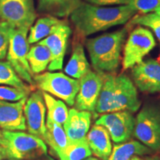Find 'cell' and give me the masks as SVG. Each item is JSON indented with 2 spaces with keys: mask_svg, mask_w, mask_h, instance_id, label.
I'll return each instance as SVG.
<instances>
[{
  "mask_svg": "<svg viewBox=\"0 0 160 160\" xmlns=\"http://www.w3.org/2000/svg\"><path fill=\"white\" fill-rule=\"evenodd\" d=\"M137 13L131 5L99 6L82 2L71 15L77 35L85 38L111 28L125 25Z\"/></svg>",
  "mask_w": 160,
  "mask_h": 160,
  "instance_id": "6da1fadb",
  "label": "cell"
},
{
  "mask_svg": "<svg viewBox=\"0 0 160 160\" xmlns=\"http://www.w3.org/2000/svg\"><path fill=\"white\" fill-rule=\"evenodd\" d=\"M128 28L86 39L91 65L97 73H113L119 68Z\"/></svg>",
  "mask_w": 160,
  "mask_h": 160,
  "instance_id": "7a4b0ae2",
  "label": "cell"
},
{
  "mask_svg": "<svg viewBox=\"0 0 160 160\" xmlns=\"http://www.w3.org/2000/svg\"><path fill=\"white\" fill-rule=\"evenodd\" d=\"M8 158L37 159L46 157L48 148L41 138L20 131H2Z\"/></svg>",
  "mask_w": 160,
  "mask_h": 160,
  "instance_id": "3957f363",
  "label": "cell"
},
{
  "mask_svg": "<svg viewBox=\"0 0 160 160\" xmlns=\"http://www.w3.org/2000/svg\"><path fill=\"white\" fill-rule=\"evenodd\" d=\"M133 136L140 142L157 151L160 149V104H146L135 119Z\"/></svg>",
  "mask_w": 160,
  "mask_h": 160,
  "instance_id": "277c9868",
  "label": "cell"
},
{
  "mask_svg": "<svg viewBox=\"0 0 160 160\" xmlns=\"http://www.w3.org/2000/svg\"><path fill=\"white\" fill-rule=\"evenodd\" d=\"M33 82L40 91L63 100L73 106L79 91V79H73L61 72H45L33 77Z\"/></svg>",
  "mask_w": 160,
  "mask_h": 160,
  "instance_id": "5b68a950",
  "label": "cell"
},
{
  "mask_svg": "<svg viewBox=\"0 0 160 160\" xmlns=\"http://www.w3.org/2000/svg\"><path fill=\"white\" fill-rule=\"evenodd\" d=\"M28 28H14L11 32L8 62L11 64L19 77L28 83L33 85L32 72L27 59L30 47L28 41Z\"/></svg>",
  "mask_w": 160,
  "mask_h": 160,
  "instance_id": "8992f818",
  "label": "cell"
},
{
  "mask_svg": "<svg viewBox=\"0 0 160 160\" xmlns=\"http://www.w3.org/2000/svg\"><path fill=\"white\" fill-rule=\"evenodd\" d=\"M156 46V41L150 30L139 25L131 31L123 49L122 70L132 68L143 61Z\"/></svg>",
  "mask_w": 160,
  "mask_h": 160,
  "instance_id": "52a82bcc",
  "label": "cell"
},
{
  "mask_svg": "<svg viewBox=\"0 0 160 160\" xmlns=\"http://www.w3.org/2000/svg\"><path fill=\"white\" fill-rule=\"evenodd\" d=\"M37 19L33 0H0V21L14 28H30Z\"/></svg>",
  "mask_w": 160,
  "mask_h": 160,
  "instance_id": "ba28073f",
  "label": "cell"
},
{
  "mask_svg": "<svg viewBox=\"0 0 160 160\" xmlns=\"http://www.w3.org/2000/svg\"><path fill=\"white\" fill-rule=\"evenodd\" d=\"M95 124L102 125L109 132L111 139L115 143H122L130 139L135 126V118L131 112L115 111L103 113Z\"/></svg>",
  "mask_w": 160,
  "mask_h": 160,
  "instance_id": "9c48e42d",
  "label": "cell"
},
{
  "mask_svg": "<svg viewBox=\"0 0 160 160\" xmlns=\"http://www.w3.org/2000/svg\"><path fill=\"white\" fill-rule=\"evenodd\" d=\"M79 91L74 107L78 111L95 112L98 98L103 84V74L90 71L79 79Z\"/></svg>",
  "mask_w": 160,
  "mask_h": 160,
  "instance_id": "30bf717a",
  "label": "cell"
},
{
  "mask_svg": "<svg viewBox=\"0 0 160 160\" xmlns=\"http://www.w3.org/2000/svg\"><path fill=\"white\" fill-rule=\"evenodd\" d=\"M141 105L137 88L127 75L116 76L115 89L111 112L127 111L137 112ZM110 112V113H111Z\"/></svg>",
  "mask_w": 160,
  "mask_h": 160,
  "instance_id": "8fae6325",
  "label": "cell"
},
{
  "mask_svg": "<svg viewBox=\"0 0 160 160\" xmlns=\"http://www.w3.org/2000/svg\"><path fill=\"white\" fill-rule=\"evenodd\" d=\"M46 105L42 91L32 93L26 100L24 115L29 133L43 139L45 132Z\"/></svg>",
  "mask_w": 160,
  "mask_h": 160,
  "instance_id": "7c38bea8",
  "label": "cell"
},
{
  "mask_svg": "<svg viewBox=\"0 0 160 160\" xmlns=\"http://www.w3.org/2000/svg\"><path fill=\"white\" fill-rule=\"evenodd\" d=\"M133 82L143 93L160 92V63L149 59L142 61L131 68Z\"/></svg>",
  "mask_w": 160,
  "mask_h": 160,
  "instance_id": "4fadbf2b",
  "label": "cell"
},
{
  "mask_svg": "<svg viewBox=\"0 0 160 160\" xmlns=\"http://www.w3.org/2000/svg\"><path fill=\"white\" fill-rule=\"evenodd\" d=\"M71 33V28L65 23L60 25L51 35L38 42L46 46L51 52V59L48 67V71H54L62 69L68 42Z\"/></svg>",
  "mask_w": 160,
  "mask_h": 160,
  "instance_id": "5bb4252c",
  "label": "cell"
},
{
  "mask_svg": "<svg viewBox=\"0 0 160 160\" xmlns=\"http://www.w3.org/2000/svg\"><path fill=\"white\" fill-rule=\"evenodd\" d=\"M28 97L18 102L0 100V128L4 131H16L27 129L24 107Z\"/></svg>",
  "mask_w": 160,
  "mask_h": 160,
  "instance_id": "9a60e30c",
  "label": "cell"
},
{
  "mask_svg": "<svg viewBox=\"0 0 160 160\" xmlns=\"http://www.w3.org/2000/svg\"><path fill=\"white\" fill-rule=\"evenodd\" d=\"M91 113L71 108L63 125V128L69 142H76L86 137L90 130Z\"/></svg>",
  "mask_w": 160,
  "mask_h": 160,
  "instance_id": "2e32d148",
  "label": "cell"
},
{
  "mask_svg": "<svg viewBox=\"0 0 160 160\" xmlns=\"http://www.w3.org/2000/svg\"><path fill=\"white\" fill-rule=\"evenodd\" d=\"M86 138L92 154L99 159L108 160L113 148L108 131L104 126L95 124Z\"/></svg>",
  "mask_w": 160,
  "mask_h": 160,
  "instance_id": "e0dca14e",
  "label": "cell"
},
{
  "mask_svg": "<svg viewBox=\"0 0 160 160\" xmlns=\"http://www.w3.org/2000/svg\"><path fill=\"white\" fill-rule=\"evenodd\" d=\"M82 0H38V11L55 17H70Z\"/></svg>",
  "mask_w": 160,
  "mask_h": 160,
  "instance_id": "ac0fdd59",
  "label": "cell"
},
{
  "mask_svg": "<svg viewBox=\"0 0 160 160\" xmlns=\"http://www.w3.org/2000/svg\"><path fill=\"white\" fill-rule=\"evenodd\" d=\"M90 70L83 45L80 42H77L73 45L71 57L65 68V73L70 77L79 79Z\"/></svg>",
  "mask_w": 160,
  "mask_h": 160,
  "instance_id": "d6986e66",
  "label": "cell"
},
{
  "mask_svg": "<svg viewBox=\"0 0 160 160\" xmlns=\"http://www.w3.org/2000/svg\"><path fill=\"white\" fill-rule=\"evenodd\" d=\"M65 23L67 22L65 20L52 16L40 18L34 25L30 28V33L28 36V43H38L53 33L60 25Z\"/></svg>",
  "mask_w": 160,
  "mask_h": 160,
  "instance_id": "ffe728a7",
  "label": "cell"
},
{
  "mask_svg": "<svg viewBox=\"0 0 160 160\" xmlns=\"http://www.w3.org/2000/svg\"><path fill=\"white\" fill-rule=\"evenodd\" d=\"M153 150L139 141L131 140L127 142L117 144L112 148L111 154L108 160H131L133 157H139L153 153Z\"/></svg>",
  "mask_w": 160,
  "mask_h": 160,
  "instance_id": "44dd1931",
  "label": "cell"
},
{
  "mask_svg": "<svg viewBox=\"0 0 160 160\" xmlns=\"http://www.w3.org/2000/svg\"><path fill=\"white\" fill-rule=\"evenodd\" d=\"M42 140L50 146L58 157L69 143L62 125H58L48 118L45 122V132Z\"/></svg>",
  "mask_w": 160,
  "mask_h": 160,
  "instance_id": "7402d4cb",
  "label": "cell"
},
{
  "mask_svg": "<svg viewBox=\"0 0 160 160\" xmlns=\"http://www.w3.org/2000/svg\"><path fill=\"white\" fill-rule=\"evenodd\" d=\"M27 59L32 73L38 74L48 67L51 59V52L46 46L37 43L29 49Z\"/></svg>",
  "mask_w": 160,
  "mask_h": 160,
  "instance_id": "603a6c76",
  "label": "cell"
},
{
  "mask_svg": "<svg viewBox=\"0 0 160 160\" xmlns=\"http://www.w3.org/2000/svg\"><path fill=\"white\" fill-rule=\"evenodd\" d=\"M115 83L116 75L113 73H104L102 87L98 98L95 112L102 114L111 112Z\"/></svg>",
  "mask_w": 160,
  "mask_h": 160,
  "instance_id": "cb8c5ba5",
  "label": "cell"
},
{
  "mask_svg": "<svg viewBox=\"0 0 160 160\" xmlns=\"http://www.w3.org/2000/svg\"><path fill=\"white\" fill-rule=\"evenodd\" d=\"M44 100L48 109V119L58 125H63L68 116V109L62 101L55 99L49 93L42 92Z\"/></svg>",
  "mask_w": 160,
  "mask_h": 160,
  "instance_id": "d4e9b609",
  "label": "cell"
},
{
  "mask_svg": "<svg viewBox=\"0 0 160 160\" xmlns=\"http://www.w3.org/2000/svg\"><path fill=\"white\" fill-rule=\"evenodd\" d=\"M91 155L92 152L85 137L76 142H69L58 157L60 160H83Z\"/></svg>",
  "mask_w": 160,
  "mask_h": 160,
  "instance_id": "484cf974",
  "label": "cell"
},
{
  "mask_svg": "<svg viewBox=\"0 0 160 160\" xmlns=\"http://www.w3.org/2000/svg\"><path fill=\"white\" fill-rule=\"evenodd\" d=\"M0 85H5L18 88L31 90L23 82L8 62H0Z\"/></svg>",
  "mask_w": 160,
  "mask_h": 160,
  "instance_id": "4316f807",
  "label": "cell"
},
{
  "mask_svg": "<svg viewBox=\"0 0 160 160\" xmlns=\"http://www.w3.org/2000/svg\"><path fill=\"white\" fill-rule=\"evenodd\" d=\"M131 24L145 26L151 29L155 33L156 37L160 42V16L155 13H150L147 14H136L131 18Z\"/></svg>",
  "mask_w": 160,
  "mask_h": 160,
  "instance_id": "83f0119b",
  "label": "cell"
},
{
  "mask_svg": "<svg viewBox=\"0 0 160 160\" xmlns=\"http://www.w3.org/2000/svg\"><path fill=\"white\" fill-rule=\"evenodd\" d=\"M31 90L18 88L11 86H0V100L6 102H18L28 97Z\"/></svg>",
  "mask_w": 160,
  "mask_h": 160,
  "instance_id": "f1b7e54d",
  "label": "cell"
},
{
  "mask_svg": "<svg viewBox=\"0 0 160 160\" xmlns=\"http://www.w3.org/2000/svg\"><path fill=\"white\" fill-rule=\"evenodd\" d=\"M14 28L7 22L0 21V60L7 57L11 32Z\"/></svg>",
  "mask_w": 160,
  "mask_h": 160,
  "instance_id": "f546056e",
  "label": "cell"
},
{
  "mask_svg": "<svg viewBox=\"0 0 160 160\" xmlns=\"http://www.w3.org/2000/svg\"><path fill=\"white\" fill-rule=\"evenodd\" d=\"M139 14L154 12L160 5V0H133L130 4Z\"/></svg>",
  "mask_w": 160,
  "mask_h": 160,
  "instance_id": "4dcf8cb0",
  "label": "cell"
},
{
  "mask_svg": "<svg viewBox=\"0 0 160 160\" xmlns=\"http://www.w3.org/2000/svg\"><path fill=\"white\" fill-rule=\"evenodd\" d=\"M133 0H85V2L92 5L99 6H112V5H130Z\"/></svg>",
  "mask_w": 160,
  "mask_h": 160,
  "instance_id": "1f68e13d",
  "label": "cell"
},
{
  "mask_svg": "<svg viewBox=\"0 0 160 160\" xmlns=\"http://www.w3.org/2000/svg\"><path fill=\"white\" fill-rule=\"evenodd\" d=\"M4 159H8L7 154H6V152L4 149L3 147H2L0 145V160Z\"/></svg>",
  "mask_w": 160,
  "mask_h": 160,
  "instance_id": "d6a6232c",
  "label": "cell"
},
{
  "mask_svg": "<svg viewBox=\"0 0 160 160\" xmlns=\"http://www.w3.org/2000/svg\"><path fill=\"white\" fill-rule=\"evenodd\" d=\"M4 145H5V140H4L2 131H1V129H0V145L2 147H4Z\"/></svg>",
  "mask_w": 160,
  "mask_h": 160,
  "instance_id": "836d02e7",
  "label": "cell"
},
{
  "mask_svg": "<svg viewBox=\"0 0 160 160\" xmlns=\"http://www.w3.org/2000/svg\"><path fill=\"white\" fill-rule=\"evenodd\" d=\"M142 160H160V157L159 156H152V157H147L145 159H142Z\"/></svg>",
  "mask_w": 160,
  "mask_h": 160,
  "instance_id": "e575fe53",
  "label": "cell"
},
{
  "mask_svg": "<svg viewBox=\"0 0 160 160\" xmlns=\"http://www.w3.org/2000/svg\"><path fill=\"white\" fill-rule=\"evenodd\" d=\"M6 160H41V159H15V158H8ZM43 160H53L52 159H51V158L48 157L47 159H43Z\"/></svg>",
  "mask_w": 160,
  "mask_h": 160,
  "instance_id": "d590c367",
  "label": "cell"
},
{
  "mask_svg": "<svg viewBox=\"0 0 160 160\" xmlns=\"http://www.w3.org/2000/svg\"><path fill=\"white\" fill-rule=\"evenodd\" d=\"M83 160H102V159H98V158H95V157H89L86 158V159H83Z\"/></svg>",
  "mask_w": 160,
  "mask_h": 160,
  "instance_id": "8d00e7d4",
  "label": "cell"
},
{
  "mask_svg": "<svg viewBox=\"0 0 160 160\" xmlns=\"http://www.w3.org/2000/svg\"><path fill=\"white\" fill-rule=\"evenodd\" d=\"M155 12V13H157V15H159V16H160V5L159 6V7L157 8V9L156 10V11H154Z\"/></svg>",
  "mask_w": 160,
  "mask_h": 160,
  "instance_id": "74e56055",
  "label": "cell"
},
{
  "mask_svg": "<svg viewBox=\"0 0 160 160\" xmlns=\"http://www.w3.org/2000/svg\"><path fill=\"white\" fill-rule=\"evenodd\" d=\"M131 160H142V159L139 157H137V156H136V157H133V158H132Z\"/></svg>",
  "mask_w": 160,
  "mask_h": 160,
  "instance_id": "f35d334b",
  "label": "cell"
},
{
  "mask_svg": "<svg viewBox=\"0 0 160 160\" xmlns=\"http://www.w3.org/2000/svg\"><path fill=\"white\" fill-rule=\"evenodd\" d=\"M158 62H159L160 63V56H159V59H158Z\"/></svg>",
  "mask_w": 160,
  "mask_h": 160,
  "instance_id": "ab89813d",
  "label": "cell"
}]
</instances>
